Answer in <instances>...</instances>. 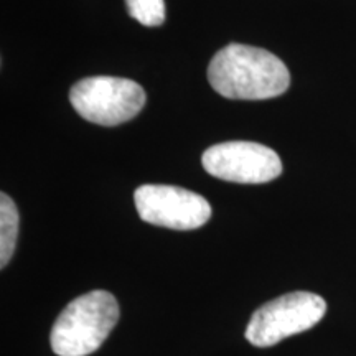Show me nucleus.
<instances>
[{
  "label": "nucleus",
  "instance_id": "obj_1",
  "mask_svg": "<svg viewBox=\"0 0 356 356\" xmlns=\"http://www.w3.org/2000/svg\"><path fill=\"white\" fill-rule=\"evenodd\" d=\"M208 81L228 99L261 101L284 95L291 74L284 61L264 48L231 43L211 58Z\"/></svg>",
  "mask_w": 356,
  "mask_h": 356
},
{
  "label": "nucleus",
  "instance_id": "obj_3",
  "mask_svg": "<svg viewBox=\"0 0 356 356\" xmlns=\"http://www.w3.org/2000/svg\"><path fill=\"white\" fill-rule=\"evenodd\" d=\"M327 314V302L312 292H291L259 307L246 328V340L257 348L277 345L297 333L310 330Z\"/></svg>",
  "mask_w": 356,
  "mask_h": 356
},
{
  "label": "nucleus",
  "instance_id": "obj_2",
  "mask_svg": "<svg viewBox=\"0 0 356 356\" xmlns=\"http://www.w3.org/2000/svg\"><path fill=\"white\" fill-rule=\"evenodd\" d=\"M119 304L108 291H91L71 300L50 333L53 353L88 356L104 343L119 322Z\"/></svg>",
  "mask_w": 356,
  "mask_h": 356
},
{
  "label": "nucleus",
  "instance_id": "obj_7",
  "mask_svg": "<svg viewBox=\"0 0 356 356\" xmlns=\"http://www.w3.org/2000/svg\"><path fill=\"white\" fill-rule=\"evenodd\" d=\"M19 210L7 193L0 195V267H6L15 252L19 238Z\"/></svg>",
  "mask_w": 356,
  "mask_h": 356
},
{
  "label": "nucleus",
  "instance_id": "obj_8",
  "mask_svg": "<svg viewBox=\"0 0 356 356\" xmlns=\"http://www.w3.org/2000/svg\"><path fill=\"white\" fill-rule=\"evenodd\" d=\"M129 15L145 26H159L165 22L163 0H126Z\"/></svg>",
  "mask_w": 356,
  "mask_h": 356
},
{
  "label": "nucleus",
  "instance_id": "obj_6",
  "mask_svg": "<svg viewBox=\"0 0 356 356\" xmlns=\"http://www.w3.org/2000/svg\"><path fill=\"white\" fill-rule=\"evenodd\" d=\"M202 163L210 175L234 184H267L282 173L279 155L269 147L231 140L204 150Z\"/></svg>",
  "mask_w": 356,
  "mask_h": 356
},
{
  "label": "nucleus",
  "instance_id": "obj_5",
  "mask_svg": "<svg viewBox=\"0 0 356 356\" xmlns=\"http://www.w3.org/2000/svg\"><path fill=\"white\" fill-rule=\"evenodd\" d=\"M136 208L145 222L162 228L190 231L211 218V207L202 195L172 185H142L134 193Z\"/></svg>",
  "mask_w": 356,
  "mask_h": 356
},
{
  "label": "nucleus",
  "instance_id": "obj_4",
  "mask_svg": "<svg viewBox=\"0 0 356 356\" xmlns=\"http://www.w3.org/2000/svg\"><path fill=\"white\" fill-rule=\"evenodd\" d=\"M70 101L83 119L111 127L136 118L145 104V92L132 79L92 76L71 88Z\"/></svg>",
  "mask_w": 356,
  "mask_h": 356
}]
</instances>
